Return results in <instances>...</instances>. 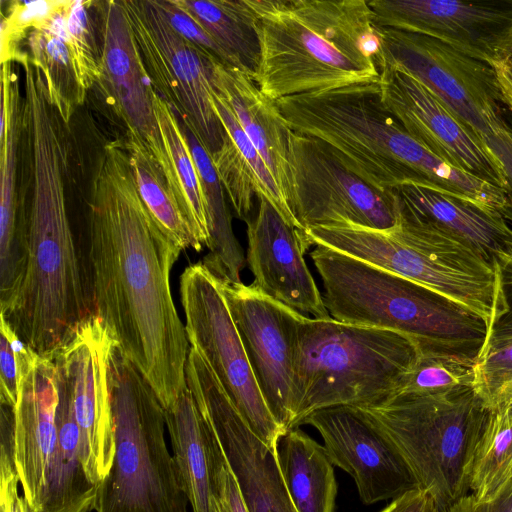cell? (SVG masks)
I'll return each instance as SVG.
<instances>
[{"mask_svg":"<svg viewBox=\"0 0 512 512\" xmlns=\"http://www.w3.org/2000/svg\"><path fill=\"white\" fill-rule=\"evenodd\" d=\"M395 203L397 221L390 230L314 227L303 231L305 238L310 247L335 249L446 296L481 316L490 331L506 310L497 261L411 216L396 196Z\"/></svg>","mask_w":512,"mask_h":512,"instance_id":"7","label":"cell"},{"mask_svg":"<svg viewBox=\"0 0 512 512\" xmlns=\"http://www.w3.org/2000/svg\"><path fill=\"white\" fill-rule=\"evenodd\" d=\"M214 109L226 131L210 157L224 191L243 221L250 219L255 198H265L292 226L300 229L265 161L253 146L226 100L214 91Z\"/></svg>","mask_w":512,"mask_h":512,"instance_id":"25","label":"cell"},{"mask_svg":"<svg viewBox=\"0 0 512 512\" xmlns=\"http://www.w3.org/2000/svg\"><path fill=\"white\" fill-rule=\"evenodd\" d=\"M411 338L388 329L300 317L292 378V429L315 410L381 406L418 360Z\"/></svg>","mask_w":512,"mask_h":512,"instance_id":"6","label":"cell"},{"mask_svg":"<svg viewBox=\"0 0 512 512\" xmlns=\"http://www.w3.org/2000/svg\"><path fill=\"white\" fill-rule=\"evenodd\" d=\"M68 125L47 106L22 116L17 184L22 267L0 297L2 315L41 357L54 358L93 313L85 260L70 225Z\"/></svg>","mask_w":512,"mask_h":512,"instance_id":"2","label":"cell"},{"mask_svg":"<svg viewBox=\"0 0 512 512\" xmlns=\"http://www.w3.org/2000/svg\"><path fill=\"white\" fill-rule=\"evenodd\" d=\"M379 28L384 65L411 75L482 138L508 125L493 66L432 37Z\"/></svg>","mask_w":512,"mask_h":512,"instance_id":"13","label":"cell"},{"mask_svg":"<svg viewBox=\"0 0 512 512\" xmlns=\"http://www.w3.org/2000/svg\"><path fill=\"white\" fill-rule=\"evenodd\" d=\"M185 378L200 411L216 432L249 512H297L284 485L275 450L249 428L193 346L188 353Z\"/></svg>","mask_w":512,"mask_h":512,"instance_id":"16","label":"cell"},{"mask_svg":"<svg viewBox=\"0 0 512 512\" xmlns=\"http://www.w3.org/2000/svg\"><path fill=\"white\" fill-rule=\"evenodd\" d=\"M212 84L226 100L241 128L265 161L290 207L293 130L276 101L263 94L247 73L219 61L212 62Z\"/></svg>","mask_w":512,"mask_h":512,"instance_id":"23","label":"cell"},{"mask_svg":"<svg viewBox=\"0 0 512 512\" xmlns=\"http://www.w3.org/2000/svg\"><path fill=\"white\" fill-rule=\"evenodd\" d=\"M379 85L385 105L412 138L456 169L504 190L502 166L483 138L425 86L388 65Z\"/></svg>","mask_w":512,"mask_h":512,"instance_id":"20","label":"cell"},{"mask_svg":"<svg viewBox=\"0 0 512 512\" xmlns=\"http://www.w3.org/2000/svg\"><path fill=\"white\" fill-rule=\"evenodd\" d=\"M258 200L256 216L245 221L252 285L302 315L331 318L304 259L309 248L303 230L290 225L268 200Z\"/></svg>","mask_w":512,"mask_h":512,"instance_id":"22","label":"cell"},{"mask_svg":"<svg viewBox=\"0 0 512 512\" xmlns=\"http://www.w3.org/2000/svg\"><path fill=\"white\" fill-rule=\"evenodd\" d=\"M378 27L440 40L493 67L512 48V0H370Z\"/></svg>","mask_w":512,"mask_h":512,"instance_id":"19","label":"cell"},{"mask_svg":"<svg viewBox=\"0 0 512 512\" xmlns=\"http://www.w3.org/2000/svg\"><path fill=\"white\" fill-rule=\"evenodd\" d=\"M180 299L190 346L200 352L253 433L274 449L285 431L260 392L219 281L202 262L181 274Z\"/></svg>","mask_w":512,"mask_h":512,"instance_id":"12","label":"cell"},{"mask_svg":"<svg viewBox=\"0 0 512 512\" xmlns=\"http://www.w3.org/2000/svg\"><path fill=\"white\" fill-rule=\"evenodd\" d=\"M512 478V413L499 401L476 446L469 474V494L477 500L493 497Z\"/></svg>","mask_w":512,"mask_h":512,"instance_id":"33","label":"cell"},{"mask_svg":"<svg viewBox=\"0 0 512 512\" xmlns=\"http://www.w3.org/2000/svg\"><path fill=\"white\" fill-rule=\"evenodd\" d=\"M362 409L397 445L439 512L469 494L473 455L490 412L473 385L398 394Z\"/></svg>","mask_w":512,"mask_h":512,"instance_id":"10","label":"cell"},{"mask_svg":"<svg viewBox=\"0 0 512 512\" xmlns=\"http://www.w3.org/2000/svg\"><path fill=\"white\" fill-rule=\"evenodd\" d=\"M448 512H512V478L493 497L477 500L468 494L459 499Z\"/></svg>","mask_w":512,"mask_h":512,"instance_id":"45","label":"cell"},{"mask_svg":"<svg viewBox=\"0 0 512 512\" xmlns=\"http://www.w3.org/2000/svg\"><path fill=\"white\" fill-rule=\"evenodd\" d=\"M181 124V123H180ZM197 166L206 201L209 252L202 263L219 280L238 283L246 257L232 228L224 188L208 152L197 137L181 125Z\"/></svg>","mask_w":512,"mask_h":512,"instance_id":"30","label":"cell"},{"mask_svg":"<svg viewBox=\"0 0 512 512\" xmlns=\"http://www.w3.org/2000/svg\"><path fill=\"white\" fill-rule=\"evenodd\" d=\"M125 144L139 195L153 219L183 250L201 251L204 246L161 170L141 147Z\"/></svg>","mask_w":512,"mask_h":512,"instance_id":"34","label":"cell"},{"mask_svg":"<svg viewBox=\"0 0 512 512\" xmlns=\"http://www.w3.org/2000/svg\"><path fill=\"white\" fill-rule=\"evenodd\" d=\"M21 101L12 64H1L0 105V295L14 285L22 267L18 233L17 184L21 140Z\"/></svg>","mask_w":512,"mask_h":512,"instance_id":"27","label":"cell"},{"mask_svg":"<svg viewBox=\"0 0 512 512\" xmlns=\"http://www.w3.org/2000/svg\"><path fill=\"white\" fill-rule=\"evenodd\" d=\"M495 260L505 267L512 269V241L509 243L507 249L499 254Z\"/></svg>","mask_w":512,"mask_h":512,"instance_id":"48","label":"cell"},{"mask_svg":"<svg viewBox=\"0 0 512 512\" xmlns=\"http://www.w3.org/2000/svg\"><path fill=\"white\" fill-rule=\"evenodd\" d=\"M260 58L253 80L272 100L379 81L380 28L365 0H250Z\"/></svg>","mask_w":512,"mask_h":512,"instance_id":"4","label":"cell"},{"mask_svg":"<svg viewBox=\"0 0 512 512\" xmlns=\"http://www.w3.org/2000/svg\"><path fill=\"white\" fill-rule=\"evenodd\" d=\"M276 103L294 132L326 144L345 168L379 190L417 185L483 206L498 199L497 187L456 169L412 138L385 105L379 81Z\"/></svg>","mask_w":512,"mask_h":512,"instance_id":"3","label":"cell"},{"mask_svg":"<svg viewBox=\"0 0 512 512\" xmlns=\"http://www.w3.org/2000/svg\"><path fill=\"white\" fill-rule=\"evenodd\" d=\"M70 3L71 0H64L42 26L32 29L26 37L29 57L42 72L49 99L68 125L87 96L71 51L67 25Z\"/></svg>","mask_w":512,"mask_h":512,"instance_id":"29","label":"cell"},{"mask_svg":"<svg viewBox=\"0 0 512 512\" xmlns=\"http://www.w3.org/2000/svg\"><path fill=\"white\" fill-rule=\"evenodd\" d=\"M115 343L107 327L93 315L53 358L71 392L87 473L98 486L109 474L115 455L108 385V360Z\"/></svg>","mask_w":512,"mask_h":512,"instance_id":"21","label":"cell"},{"mask_svg":"<svg viewBox=\"0 0 512 512\" xmlns=\"http://www.w3.org/2000/svg\"><path fill=\"white\" fill-rule=\"evenodd\" d=\"M278 467L297 512H334L337 483L325 447L299 428L283 432L277 439Z\"/></svg>","mask_w":512,"mask_h":512,"instance_id":"28","label":"cell"},{"mask_svg":"<svg viewBox=\"0 0 512 512\" xmlns=\"http://www.w3.org/2000/svg\"><path fill=\"white\" fill-rule=\"evenodd\" d=\"M474 387L491 408L512 384V341L484 352L474 366Z\"/></svg>","mask_w":512,"mask_h":512,"instance_id":"39","label":"cell"},{"mask_svg":"<svg viewBox=\"0 0 512 512\" xmlns=\"http://www.w3.org/2000/svg\"><path fill=\"white\" fill-rule=\"evenodd\" d=\"M165 422L181 487L192 512H216V475L224 450L188 388L165 409Z\"/></svg>","mask_w":512,"mask_h":512,"instance_id":"24","label":"cell"},{"mask_svg":"<svg viewBox=\"0 0 512 512\" xmlns=\"http://www.w3.org/2000/svg\"><path fill=\"white\" fill-rule=\"evenodd\" d=\"M152 102L162 140L171 159L181 205L200 242L207 246L209 233L206 201L188 140L175 112L155 90Z\"/></svg>","mask_w":512,"mask_h":512,"instance_id":"32","label":"cell"},{"mask_svg":"<svg viewBox=\"0 0 512 512\" xmlns=\"http://www.w3.org/2000/svg\"><path fill=\"white\" fill-rule=\"evenodd\" d=\"M381 512H439V510L426 491L416 489L392 500Z\"/></svg>","mask_w":512,"mask_h":512,"instance_id":"46","label":"cell"},{"mask_svg":"<svg viewBox=\"0 0 512 512\" xmlns=\"http://www.w3.org/2000/svg\"><path fill=\"white\" fill-rule=\"evenodd\" d=\"M19 484L13 455L0 451V512H33L24 496L19 495Z\"/></svg>","mask_w":512,"mask_h":512,"instance_id":"42","label":"cell"},{"mask_svg":"<svg viewBox=\"0 0 512 512\" xmlns=\"http://www.w3.org/2000/svg\"><path fill=\"white\" fill-rule=\"evenodd\" d=\"M393 190L398 204L408 214L462 239L491 261L512 241V227L496 210L417 185Z\"/></svg>","mask_w":512,"mask_h":512,"instance_id":"26","label":"cell"},{"mask_svg":"<svg viewBox=\"0 0 512 512\" xmlns=\"http://www.w3.org/2000/svg\"><path fill=\"white\" fill-rule=\"evenodd\" d=\"M310 258L325 307L336 321L388 329L415 343L418 357L475 366L489 333L478 314L417 282L335 249L315 245Z\"/></svg>","mask_w":512,"mask_h":512,"instance_id":"5","label":"cell"},{"mask_svg":"<svg viewBox=\"0 0 512 512\" xmlns=\"http://www.w3.org/2000/svg\"><path fill=\"white\" fill-rule=\"evenodd\" d=\"M505 106L512 112V67L506 64L494 67Z\"/></svg>","mask_w":512,"mask_h":512,"instance_id":"47","label":"cell"},{"mask_svg":"<svg viewBox=\"0 0 512 512\" xmlns=\"http://www.w3.org/2000/svg\"><path fill=\"white\" fill-rule=\"evenodd\" d=\"M0 402L14 408L23 373L38 355L0 315Z\"/></svg>","mask_w":512,"mask_h":512,"instance_id":"38","label":"cell"},{"mask_svg":"<svg viewBox=\"0 0 512 512\" xmlns=\"http://www.w3.org/2000/svg\"><path fill=\"white\" fill-rule=\"evenodd\" d=\"M182 250L142 201L125 140L104 144L88 201L85 265L93 313L164 409L187 388L190 343L170 288Z\"/></svg>","mask_w":512,"mask_h":512,"instance_id":"1","label":"cell"},{"mask_svg":"<svg viewBox=\"0 0 512 512\" xmlns=\"http://www.w3.org/2000/svg\"><path fill=\"white\" fill-rule=\"evenodd\" d=\"M505 64L512 67V48Z\"/></svg>","mask_w":512,"mask_h":512,"instance_id":"49","label":"cell"},{"mask_svg":"<svg viewBox=\"0 0 512 512\" xmlns=\"http://www.w3.org/2000/svg\"><path fill=\"white\" fill-rule=\"evenodd\" d=\"M483 140L502 166L507 196V208L503 217L512 223V129L507 125L483 137Z\"/></svg>","mask_w":512,"mask_h":512,"instance_id":"43","label":"cell"},{"mask_svg":"<svg viewBox=\"0 0 512 512\" xmlns=\"http://www.w3.org/2000/svg\"><path fill=\"white\" fill-rule=\"evenodd\" d=\"M92 1H72L68 13L71 51L82 86L88 92L100 76L101 48L96 38L94 18L90 15Z\"/></svg>","mask_w":512,"mask_h":512,"instance_id":"35","label":"cell"},{"mask_svg":"<svg viewBox=\"0 0 512 512\" xmlns=\"http://www.w3.org/2000/svg\"><path fill=\"white\" fill-rule=\"evenodd\" d=\"M474 379L472 365L444 358L418 357L414 367L404 377L398 394L429 393L455 386H474Z\"/></svg>","mask_w":512,"mask_h":512,"instance_id":"37","label":"cell"},{"mask_svg":"<svg viewBox=\"0 0 512 512\" xmlns=\"http://www.w3.org/2000/svg\"><path fill=\"white\" fill-rule=\"evenodd\" d=\"M215 498L216 512H249L225 453L217 468Z\"/></svg>","mask_w":512,"mask_h":512,"instance_id":"41","label":"cell"},{"mask_svg":"<svg viewBox=\"0 0 512 512\" xmlns=\"http://www.w3.org/2000/svg\"><path fill=\"white\" fill-rule=\"evenodd\" d=\"M91 10L101 48L100 76L95 86L120 120L125 141L146 152L182 207L171 159L154 112V88L121 0L92 1Z\"/></svg>","mask_w":512,"mask_h":512,"instance_id":"15","label":"cell"},{"mask_svg":"<svg viewBox=\"0 0 512 512\" xmlns=\"http://www.w3.org/2000/svg\"><path fill=\"white\" fill-rule=\"evenodd\" d=\"M14 413V465L33 512H92L98 485L85 460L69 387L54 359L37 355L23 373Z\"/></svg>","mask_w":512,"mask_h":512,"instance_id":"8","label":"cell"},{"mask_svg":"<svg viewBox=\"0 0 512 512\" xmlns=\"http://www.w3.org/2000/svg\"><path fill=\"white\" fill-rule=\"evenodd\" d=\"M230 57L253 78L260 58L256 13L250 0H175Z\"/></svg>","mask_w":512,"mask_h":512,"instance_id":"31","label":"cell"},{"mask_svg":"<svg viewBox=\"0 0 512 512\" xmlns=\"http://www.w3.org/2000/svg\"><path fill=\"white\" fill-rule=\"evenodd\" d=\"M171 27L194 47L211 59H216L226 66H233L230 57L213 40L205 29L175 0H155Z\"/></svg>","mask_w":512,"mask_h":512,"instance_id":"40","label":"cell"},{"mask_svg":"<svg viewBox=\"0 0 512 512\" xmlns=\"http://www.w3.org/2000/svg\"><path fill=\"white\" fill-rule=\"evenodd\" d=\"M291 167L290 208L301 230L350 225L386 231L395 226L393 189L366 183L323 142L293 131Z\"/></svg>","mask_w":512,"mask_h":512,"instance_id":"14","label":"cell"},{"mask_svg":"<svg viewBox=\"0 0 512 512\" xmlns=\"http://www.w3.org/2000/svg\"><path fill=\"white\" fill-rule=\"evenodd\" d=\"M304 424L320 433L332 463L354 479L364 504L420 489L397 445L366 410L326 407L308 414L300 423Z\"/></svg>","mask_w":512,"mask_h":512,"instance_id":"18","label":"cell"},{"mask_svg":"<svg viewBox=\"0 0 512 512\" xmlns=\"http://www.w3.org/2000/svg\"><path fill=\"white\" fill-rule=\"evenodd\" d=\"M64 0L10 1L6 16H1V64L20 63L26 52L19 49V42L28 33L42 26L63 4Z\"/></svg>","mask_w":512,"mask_h":512,"instance_id":"36","label":"cell"},{"mask_svg":"<svg viewBox=\"0 0 512 512\" xmlns=\"http://www.w3.org/2000/svg\"><path fill=\"white\" fill-rule=\"evenodd\" d=\"M150 83L211 156L225 129L214 109L211 59L179 35L155 0H121Z\"/></svg>","mask_w":512,"mask_h":512,"instance_id":"11","label":"cell"},{"mask_svg":"<svg viewBox=\"0 0 512 512\" xmlns=\"http://www.w3.org/2000/svg\"><path fill=\"white\" fill-rule=\"evenodd\" d=\"M218 281L266 405L284 431L292 429L293 360L302 314L252 284Z\"/></svg>","mask_w":512,"mask_h":512,"instance_id":"17","label":"cell"},{"mask_svg":"<svg viewBox=\"0 0 512 512\" xmlns=\"http://www.w3.org/2000/svg\"><path fill=\"white\" fill-rule=\"evenodd\" d=\"M498 266L506 311L490 329L483 353L512 341V269Z\"/></svg>","mask_w":512,"mask_h":512,"instance_id":"44","label":"cell"},{"mask_svg":"<svg viewBox=\"0 0 512 512\" xmlns=\"http://www.w3.org/2000/svg\"><path fill=\"white\" fill-rule=\"evenodd\" d=\"M115 455L99 484L96 512H187L165 437V409L115 343L108 360Z\"/></svg>","mask_w":512,"mask_h":512,"instance_id":"9","label":"cell"}]
</instances>
